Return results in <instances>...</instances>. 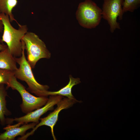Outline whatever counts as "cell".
I'll return each mask as SVG.
<instances>
[{"instance_id":"7","label":"cell","mask_w":140,"mask_h":140,"mask_svg":"<svg viewBox=\"0 0 140 140\" xmlns=\"http://www.w3.org/2000/svg\"><path fill=\"white\" fill-rule=\"evenodd\" d=\"M123 2V0H103L102 18L107 21L111 33L121 28L117 20L118 18L120 20L123 19L124 14L122 10Z\"/></svg>"},{"instance_id":"10","label":"cell","mask_w":140,"mask_h":140,"mask_svg":"<svg viewBox=\"0 0 140 140\" xmlns=\"http://www.w3.org/2000/svg\"><path fill=\"white\" fill-rule=\"evenodd\" d=\"M81 82L79 78H74L71 75L69 76V81L65 86L56 91H49L47 90L44 93V96H48L59 95L65 96L71 99H75L72 94V90L73 87Z\"/></svg>"},{"instance_id":"8","label":"cell","mask_w":140,"mask_h":140,"mask_svg":"<svg viewBox=\"0 0 140 140\" xmlns=\"http://www.w3.org/2000/svg\"><path fill=\"white\" fill-rule=\"evenodd\" d=\"M63 97L62 96L59 95H50L45 105L23 116L11 118L12 121L13 122L15 121L17 123H20L23 124L29 122H34L37 124L39 122L40 117L48 111L53 110L54 106L57 105Z\"/></svg>"},{"instance_id":"12","label":"cell","mask_w":140,"mask_h":140,"mask_svg":"<svg viewBox=\"0 0 140 140\" xmlns=\"http://www.w3.org/2000/svg\"><path fill=\"white\" fill-rule=\"evenodd\" d=\"M8 96L7 92L4 84L0 85V121L3 126L6 124V118L5 116L11 114V112L6 107V97Z\"/></svg>"},{"instance_id":"17","label":"cell","mask_w":140,"mask_h":140,"mask_svg":"<svg viewBox=\"0 0 140 140\" xmlns=\"http://www.w3.org/2000/svg\"><path fill=\"white\" fill-rule=\"evenodd\" d=\"M3 26L1 20L0 19V29L2 30H3Z\"/></svg>"},{"instance_id":"3","label":"cell","mask_w":140,"mask_h":140,"mask_svg":"<svg viewBox=\"0 0 140 140\" xmlns=\"http://www.w3.org/2000/svg\"><path fill=\"white\" fill-rule=\"evenodd\" d=\"M25 44L27 61L32 68L40 59H49L51 54L44 42L35 33L27 32L22 39Z\"/></svg>"},{"instance_id":"4","label":"cell","mask_w":140,"mask_h":140,"mask_svg":"<svg viewBox=\"0 0 140 140\" xmlns=\"http://www.w3.org/2000/svg\"><path fill=\"white\" fill-rule=\"evenodd\" d=\"M102 9L95 3L91 0H86L79 4L76 17L81 26L91 29L99 24L102 18Z\"/></svg>"},{"instance_id":"11","label":"cell","mask_w":140,"mask_h":140,"mask_svg":"<svg viewBox=\"0 0 140 140\" xmlns=\"http://www.w3.org/2000/svg\"><path fill=\"white\" fill-rule=\"evenodd\" d=\"M15 57L11 53L7 47L0 51V68L14 72L17 69Z\"/></svg>"},{"instance_id":"2","label":"cell","mask_w":140,"mask_h":140,"mask_svg":"<svg viewBox=\"0 0 140 140\" xmlns=\"http://www.w3.org/2000/svg\"><path fill=\"white\" fill-rule=\"evenodd\" d=\"M21 56L15 57L17 63L19 67L14 72V76L17 79L25 82L28 86V89L32 93L39 97L43 96L44 93L48 90L49 87L39 83L36 80L32 70V68L26 60L24 53L25 44L23 40Z\"/></svg>"},{"instance_id":"5","label":"cell","mask_w":140,"mask_h":140,"mask_svg":"<svg viewBox=\"0 0 140 140\" xmlns=\"http://www.w3.org/2000/svg\"><path fill=\"white\" fill-rule=\"evenodd\" d=\"M7 87H10L19 93L22 101L20 107L22 112L26 114L42 107L48 100V98L46 96L37 97L31 94L14 76L10 79Z\"/></svg>"},{"instance_id":"15","label":"cell","mask_w":140,"mask_h":140,"mask_svg":"<svg viewBox=\"0 0 140 140\" xmlns=\"http://www.w3.org/2000/svg\"><path fill=\"white\" fill-rule=\"evenodd\" d=\"M14 73L11 71L0 68V85L5 84L7 85Z\"/></svg>"},{"instance_id":"13","label":"cell","mask_w":140,"mask_h":140,"mask_svg":"<svg viewBox=\"0 0 140 140\" xmlns=\"http://www.w3.org/2000/svg\"><path fill=\"white\" fill-rule=\"evenodd\" d=\"M17 3V0H0V13L8 15L10 22L15 21L19 25L20 24L15 19L12 13V10Z\"/></svg>"},{"instance_id":"1","label":"cell","mask_w":140,"mask_h":140,"mask_svg":"<svg viewBox=\"0 0 140 140\" xmlns=\"http://www.w3.org/2000/svg\"><path fill=\"white\" fill-rule=\"evenodd\" d=\"M0 19L3 26V33L0 41L6 44L11 53L15 57H19L22 54V40L27 32L26 25H19L17 29L11 25L8 15L0 13Z\"/></svg>"},{"instance_id":"6","label":"cell","mask_w":140,"mask_h":140,"mask_svg":"<svg viewBox=\"0 0 140 140\" xmlns=\"http://www.w3.org/2000/svg\"><path fill=\"white\" fill-rule=\"evenodd\" d=\"M81 102V101H79L75 99H72L67 97L63 98L57 104V107L53 112L47 116L40 118L39 120H41L40 122L36 125L31 131L19 137V139L20 140L26 139L29 136L32 135L39 127L42 126L46 125L50 128L51 133L53 139L56 140L54 134V128L58 121L59 115L60 111L63 109L70 108L75 103Z\"/></svg>"},{"instance_id":"16","label":"cell","mask_w":140,"mask_h":140,"mask_svg":"<svg viewBox=\"0 0 140 140\" xmlns=\"http://www.w3.org/2000/svg\"><path fill=\"white\" fill-rule=\"evenodd\" d=\"M2 30L0 29V33L1 32ZM7 47L6 45H5L3 44H1L0 43V51L6 49Z\"/></svg>"},{"instance_id":"9","label":"cell","mask_w":140,"mask_h":140,"mask_svg":"<svg viewBox=\"0 0 140 140\" xmlns=\"http://www.w3.org/2000/svg\"><path fill=\"white\" fill-rule=\"evenodd\" d=\"M36 124L34 122L23 124L20 123L13 125L9 124L3 128L5 131L0 134V140H14L17 136L24 135L27 131L33 129Z\"/></svg>"},{"instance_id":"14","label":"cell","mask_w":140,"mask_h":140,"mask_svg":"<svg viewBox=\"0 0 140 140\" xmlns=\"http://www.w3.org/2000/svg\"><path fill=\"white\" fill-rule=\"evenodd\" d=\"M140 0H123L122 10L123 12H133L140 6Z\"/></svg>"}]
</instances>
